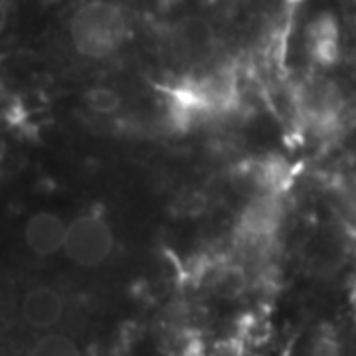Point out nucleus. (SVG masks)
<instances>
[{"label":"nucleus","mask_w":356,"mask_h":356,"mask_svg":"<svg viewBox=\"0 0 356 356\" xmlns=\"http://www.w3.org/2000/svg\"><path fill=\"white\" fill-rule=\"evenodd\" d=\"M70 36L79 54L93 60L107 58L127 36L125 14L111 2H89L72 16Z\"/></svg>","instance_id":"nucleus-1"},{"label":"nucleus","mask_w":356,"mask_h":356,"mask_svg":"<svg viewBox=\"0 0 356 356\" xmlns=\"http://www.w3.org/2000/svg\"><path fill=\"white\" fill-rule=\"evenodd\" d=\"M113 232L95 214L76 218L65 234V257L77 267H97L113 252Z\"/></svg>","instance_id":"nucleus-2"},{"label":"nucleus","mask_w":356,"mask_h":356,"mask_svg":"<svg viewBox=\"0 0 356 356\" xmlns=\"http://www.w3.org/2000/svg\"><path fill=\"white\" fill-rule=\"evenodd\" d=\"M64 295L48 283H38L26 289L18 301V318L30 331H54L65 317Z\"/></svg>","instance_id":"nucleus-3"},{"label":"nucleus","mask_w":356,"mask_h":356,"mask_svg":"<svg viewBox=\"0 0 356 356\" xmlns=\"http://www.w3.org/2000/svg\"><path fill=\"white\" fill-rule=\"evenodd\" d=\"M67 226L51 212H38L26 222L24 240L28 250L38 257H50L64 250Z\"/></svg>","instance_id":"nucleus-4"},{"label":"nucleus","mask_w":356,"mask_h":356,"mask_svg":"<svg viewBox=\"0 0 356 356\" xmlns=\"http://www.w3.org/2000/svg\"><path fill=\"white\" fill-rule=\"evenodd\" d=\"M280 218L281 208L275 194H264L245 206L240 220V229L248 242H266L277 232Z\"/></svg>","instance_id":"nucleus-5"},{"label":"nucleus","mask_w":356,"mask_h":356,"mask_svg":"<svg viewBox=\"0 0 356 356\" xmlns=\"http://www.w3.org/2000/svg\"><path fill=\"white\" fill-rule=\"evenodd\" d=\"M309 51L321 65H332L341 56V24L331 14H323L309 28Z\"/></svg>","instance_id":"nucleus-6"},{"label":"nucleus","mask_w":356,"mask_h":356,"mask_svg":"<svg viewBox=\"0 0 356 356\" xmlns=\"http://www.w3.org/2000/svg\"><path fill=\"white\" fill-rule=\"evenodd\" d=\"M175 54L184 62H196L208 54L210 36L206 26L200 22H186L178 28L172 36Z\"/></svg>","instance_id":"nucleus-7"},{"label":"nucleus","mask_w":356,"mask_h":356,"mask_svg":"<svg viewBox=\"0 0 356 356\" xmlns=\"http://www.w3.org/2000/svg\"><path fill=\"white\" fill-rule=\"evenodd\" d=\"M26 356H81V350L76 341L64 332L48 331L34 339Z\"/></svg>","instance_id":"nucleus-8"},{"label":"nucleus","mask_w":356,"mask_h":356,"mask_svg":"<svg viewBox=\"0 0 356 356\" xmlns=\"http://www.w3.org/2000/svg\"><path fill=\"white\" fill-rule=\"evenodd\" d=\"M88 103L91 109L99 111V113H107V111H113L119 103V97L115 95L113 91L109 89H95L91 91L88 97Z\"/></svg>","instance_id":"nucleus-9"}]
</instances>
